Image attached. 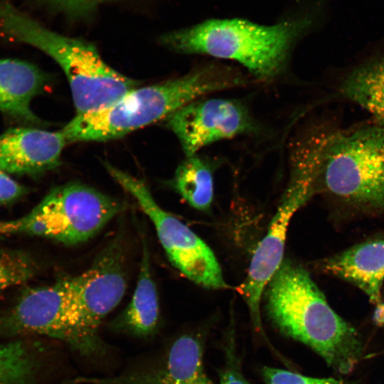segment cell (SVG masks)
<instances>
[{
    "label": "cell",
    "instance_id": "1",
    "mask_svg": "<svg viewBox=\"0 0 384 384\" xmlns=\"http://www.w3.org/2000/svg\"><path fill=\"white\" fill-rule=\"evenodd\" d=\"M264 296L267 316L281 334L308 346L339 373L356 367L362 353L357 331L330 306L304 267L283 260Z\"/></svg>",
    "mask_w": 384,
    "mask_h": 384
},
{
    "label": "cell",
    "instance_id": "2",
    "mask_svg": "<svg viewBox=\"0 0 384 384\" xmlns=\"http://www.w3.org/2000/svg\"><path fill=\"white\" fill-rule=\"evenodd\" d=\"M246 82L235 71L206 66L178 78L136 87L100 110L76 114L61 132L68 143L118 139L166 118L209 92Z\"/></svg>",
    "mask_w": 384,
    "mask_h": 384
},
{
    "label": "cell",
    "instance_id": "3",
    "mask_svg": "<svg viewBox=\"0 0 384 384\" xmlns=\"http://www.w3.org/2000/svg\"><path fill=\"white\" fill-rule=\"evenodd\" d=\"M312 26L310 17L261 25L241 18L210 19L163 35L174 51L235 60L262 79L278 75L297 41Z\"/></svg>",
    "mask_w": 384,
    "mask_h": 384
},
{
    "label": "cell",
    "instance_id": "4",
    "mask_svg": "<svg viewBox=\"0 0 384 384\" xmlns=\"http://www.w3.org/2000/svg\"><path fill=\"white\" fill-rule=\"evenodd\" d=\"M0 28L59 65L68 79L76 114L104 109L139 85L107 65L92 43L51 31L4 2H0Z\"/></svg>",
    "mask_w": 384,
    "mask_h": 384
},
{
    "label": "cell",
    "instance_id": "5",
    "mask_svg": "<svg viewBox=\"0 0 384 384\" xmlns=\"http://www.w3.org/2000/svg\"><path fill=\"white\" fill-rule=\"evenodd\" d=\"M318 190L350 215H384V127H338L323 151Z\"/></svg>",
    "mask_w": 384,
    "mask_h": 384
},
{
    "label": "cell",
    "instance_id": "6",
    "mask_svg": "<svg viewBox=\"0 0 384 384\" xmlns=\"http://www.w3.org/2000/svg\"><path fill=\"white\" fill-rule=\"evenodd\" d=\"M121 210L116 199L70 183L55 188L26 215L0 221V235L26 234L76 245L94 236Z\"/></svg>",
    "mask_w": 384,
    "mask_h": 384
},
{
    "label": "cell",
    "instance_id": "7",
    "mask_svg": "<svg viewBox=\"0 0 384 384\" xmlns=\"http://www.w3.org/2000/svg\"><path fill=\"white\" fill-rule=\"evenodd\" d=\"M105 168L112 178L135 198L152 221L159 241L175 267L203 287H228L211 249L187 225L161 208L142 180L107 163Z\"/></svg>",
    "mask_w": 384,
    "mask_h": 384
},
{
    "label": "cell",
    "instance_id": "8",
    "mask_svg": "<svg viewBox=\"0 0 384 384\" xmlns=\"http://www.w3.org/2000/svg\"><path fill=\"white\" fill-rule=\"evenodd\" d=\"M79 276L70 316L69 345L82 354H90L100 346L97 333L102 321L118 305L126 290L121 242H110Z\"/></svg>",
    "mask_w": 384,
    "mask_h": 384
},
{
    "label": "cell",
    "instance_id": "9",
    "mask_svg": "<svg viewBox=\"0 0 384 384\" xmlns=\"http://www.w3.org/2000/svg\"><path fill=\"white\" fill-rule=\"evenodd\" d=\"M314 194L306 185L290 181L267 233L257 246L241 287L252 324L262 341L273 349L262 324L260 305L265 288L283 262L287 228L294 214Z\"/></svg>",
    "mask_w": 384,
    "mask_h": 384
},
{
    "label": "cell",
    "instance_id": "10",
    "mask_svg": "<svg viewBox=\"0 0 384 384\" xmlns=\"http://www.w3.org/2000/svg\"><path fill=\"white\" fill-rule=\"evenodd\" d=\"M186 156L215 142L252 132L255 125L247 109L235 100H194L166 118Z\"/></svg>",
    "mask_w": 384,
    "mask_h": 384
},
{
    "label": "cell",
    "instance_id": "11",
    "mask_svg": "<svg viewBox=\"0 0 384 384\" xmlns=\"http://www.w3.org/2000/svg\"><path fill=\"white\" fill-rule=\"evenodd\" d=\"M79 279L70 277L26 292L4 318V326L13 333L42 335L70 344V316Z\"/></svg>",
    "mask_w": 384,
    "mask_h": 384
},
{
    "label": "cell",
    "instance_id": "12",
    "mask_svg": "<svg viewBox=\"0 0 384 384\" xmlns=\"http://www.w3.org/2000/svg\"><path fill=\"white\" fill-rule=\"evenodd\" d=\"M67 143L61 130L9 129L0 135V170L32 175L53 169L60 164Z\"/></svg>",
    "mask_w": 384,
    "mask_h": 384
},
{
    "label": "cell",
    "instance_id": "13",
    "mask_svg": "<svg viewBox=\"0 0 384 384\" xmlns=\"http://www.w3.org/2000/svg\"><path fill=\"white\" fill-rule=\"evenodd\" d=\"M313 266L320 273L353 285L377 304L381 301L384 282V234L316 260Z\"/></svg>",
    "mask_w": 384,
    "mask_h": 384
},
{
    "label": "cell",
    "instance_id": "14",
    "mask_svg": "<svg viewBox=\"0 0 384 384\" xmlns=\"http://www.w3.org/2000/svg\"><path fill=\"white\" fill-rule=\"evenodd\" d=\"M333 98L356 104L384 127V47L341 68Z\"/></svg>",
    "mask_w": 384,
    "mask_h": 384
},
{
    "label": "cell",
    "instance_id": "15",
    "mask_svg": "<svg viewBox=\"0 0 384 384\" xmlns=\"http://www.w3.org/2000/svg\"><path fill=\"white\" fill-rule=\"evenodd\" d=\"M204 338L178 337L170 348L164 368L149 375L113 379L110 384H215L204 368Z\"/></svg>",
    "mask_w": 384,
    "mask_h": 384
},
{
    "label": "cell",
    "instance_id": "16",
    "mask_svg": "<svg viewBox=\"0 0 384 384\" xmlns=\"http://www.w3.org/2000/svg\"><path fill=\"white\" fill-rule=\"evenodd\" d=\"M46 82L44 73L30 63L0 59V110L26 124L43 125L31 109V102Z\"/></svg>",
    "mask_w": 384,
    "mask_h": 384
},
{
    "label": "cell",
    "instance_id": "17",
    "mask_svg": "<svg viewBox=\"0 0 384 384\" xmlns=\"http://www.w3.org/2000/svg\"><path fill=\"white\" fill-rule=\"evenodd\" d=\"M159 312L156 288L150 271L149 252L144 241L136 289L129 305L116 320V326L138 336H147L156 329Z\"/></svg>",
    "mask_w": 384,
    "mask_h": 384
},
{
    "label": "cell",
    "instance_id": "18",
    "mask_svg": "<svg viewBox=\"0 0 384 384\" xmlns=\"http://www.w3.org/2000/svg\"><path fill=\"white\" fill-rule=\"evenodd\" d=\"M174 186L193 208L207 211L213 198V178L208 164L196 155L186 156L176 170Z\"/></svg>",
    "mask_w": 384,
    "mask_h": 384
},
{
    "label": "cell",
    "instance_id": "19",
    "mask_svg": "<svg viewBox=\"0 0 384 384\" xmlns=\"http://www.w3.org/2000/svg\"><path fill=\"white\" fill-rule=\"evenodd\" d=\"M36 358L23 341L0 344V384H35Z\"/></svg>",
    "mask_w": 384,
    "mask_h": 384
},
{
    "label": "cell",
    "instance_id": "20",
    "mask_svg": "<svg viewBox=\"0 0 384 384\" xmlns=\"http://www.w3.org/2000/svg\"><path fill=\"white\" fill-rule=\"evenodd\" d=\"M36 267L26 254L16 251H0V291L21 284L34 274Z\"/></svg>",
    "mask_w": 384,
    "mask_h": 384
},
{
    "label": "cell",
    "instance_id": "21",
    "mask_svg": "<svg viewBox=\"0 0 384 384\" xmlns=\"http://www.w3.org/2000/svg\"><path fill=\"white\" fill-rule=\"evenodd\" d=\"M223 363L219 370V384H250L242 369L238 354L236 333L230 324L223 338Z\"/></svg>",
    "mask_w": 384,
    "mask_h": 384
},
{
    "label": "cell",
    "instance_id": "22",
    "mask_svg": "<svg viewBox=\"0 0 384 384\" xmlns=\"http://www.w3.org/2000/svg\"><path fill=\"white\" fill-rule=\"evenodd\" d=\"M261 374L265 384H353L334 378H319L289 370L264 366Z\"/></svg>",
    "mask_w": 384,
    "mask_h": 384
},
{
    "label": "cell",
    "instance_id": "23",
    "mask_svg": "<svg viewBox=\"0 0 384 384\" xmlns=\"http://www.w3.org/2000/svg\"><path fill=\"white\" fill-rule=\"evenodd\" d=\"M44 4L71 16L87 14L100 2L105 0H39Z\"/></svg>",
    "mask_w": 384,
    "mask_h": 384
},
{
    "label": "cell",
    "instance_id": "24",
    "mask_svg": "<svg viewBox=\"0 0 384 384\" xmlns=\"http://www.w3.org/2000/svg\"><path fill=\"white\" fill-rule=\"evenodd\" d=\"M24 188L6 172L0 170V204L13 201L24 193Z\"/></svg>",
    "mask_w": 384,
    "mask_h": 384
},
{
    "label": "cell",
    "instance_id": "25",
    "mask_svg": "<svg viewBox=\"0 0 384 384\" xmlns=\"http://www.w3.org/2000/svg\"><path fill=\"white\" fill-rule=\"evenodd\" d=\"M374 319L379 324L384 323V304L380 303V302L377 304Z\"/></svg>",
    "mask_w": 384,
    "mask_h": 384
}]
</instances>
